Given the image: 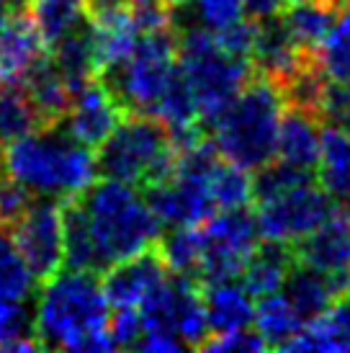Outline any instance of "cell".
Instances as JSON below:
<instances>
[{"label":"cell","mask_w":350,"mask_h":353,"mask_svg":"<svg viewBox=\"0 0 350 353\" xmlns=\"http://www.w3.org/2000/svg\"><path fill=\"white\" fill-rule=\"evenodd\" d=\"M294 265V255L289 250V245L283 243H268L265 245L258 243V248L253 250V255L247 258L240 281L245 284V289L258 299V296L273 294L281 292L286 276Z\"/></svg>","instance_id":"d4e9b609"},{"label":"cell","mask_w":350,"mask_h":353,"mask_svg":"<svg viewBox=\"0 0 350 353\" xmlns=\"http://www.w3.org/2000/svg\"><path fill=\"white\" fill-rule=\"evenodd\" d=\"M201 265L198 276L206 281L240 279L247 258L260 243L255 214L247 209H219L198 225Z\"/></svg>","instance_id":"30bf717a"},{"label":"cell","mask_w":350,"mask_h":353,"mask_svg":"<svg viewBox=\"0 0 350 353\" xmlns=\"http://www.w3.org/2000/svg\"><path fill=\"white\" fill-rule=\"evenodd\" d=\"M178 72L198 103V121L212 124L250 80V59L227 54L214 31L191 26L178 39Z\"/></svg>","instance_id":"8992f818"},{"label":"cell","mask_w":350,"mask_h":353,"mask_svg":"<svg viewBox=\"0 0 350 353\" xmlns=\"http://www.w3.org/2000/svg\"><path fill=\"white\" fill-rule=\"evenodd\" d=\"M320 142L322 129L311 111H304L299 106H291L283 111L276 137V157L283 165L299 168L311 173L320 160Z\"/></svg>","instance_id":"ffe728a7"},{"label":"cell","mask_w":350,"mask_h":353,"mask_svg":"<svg viewBox=\"0 0 350 353\" xmlns=\"http://www.w3.org/2000/svg\"><path fill=\"white\" fill-rule=\"evenodd\" d=\"M6 230L39 284L52 279L65 265V232H62L59 199L31 196L23 214Z\"/></svg>","instance_id":"7c38bea8"},{"label":"cell","mask_w":350,"mask_h":353,"mask_svg":"<svg viewBox=\"0 0 350 353\" xmlns=\"http://www.w3.org/2000/svg\"><path fill=\"white\" fill-rule=\"evenodd\" d=\"M167 279V268L155 248L145 253L132 255L127 261L108 265L101 279V289L106 294L108 307L124 310L132 307L136 310L147 296L155 292L157 286Z\"/></svg>","instance_id":"5bb4252c"},{"label":"cell","mask_w":350,"mask_h":353,"mask_svg":"<svg viewBox=\"0 0 350 353\" xmlns=\"http://www.w3.org/2000/svg\"><path fill=\"white\" fill-rule=\"evenodd\" d=\"M212 142L198 139L194 148L175 155V165L165 178L147 188V204L163 227H196L216 212L209 194V173L216 163Z\"/></svg>","instance_id":"ba28073f"},{"label":"cell","mask_w":350,"mask_h":353,"mask_svg":"<svg viewBox=\"0 0 350 353\" xmlns=\"http://www.w3.org/2000/svg\"><path fill=\"white\" fill-rule=\"evenodd\" d=\"M44 41L26 10H10L0 29V83H21L44 54Z\"/></svg>","instance_id":"ac0fdd59"},{"label":"cell","mask_w":350,"mask_h":353,"mask_svg":"<svg viewBox=\"0 0 350 353\" xmlns=\"http://www.w3.org/2000/svg\"><path fill=\"white\" fill-rule=\"evenodd\" d=\"M121 119H124V106L119 103L114 90L106 85V80L93 78L72 93L68 114L59 124L80 145L96 150L106 142Z\"/></svg>","instance_id":"4fadbf2b"},{"label":"cell","mask_w":350,"mask_h":353,"mask_svg":"<svg viewBox=\"0 0 350 353\" xmlns=\"http://www.w3.org/2000/svg\"><path fill=\"white\" fill-rule=\"evenodd\" d=\"M196 26L222 31L234 21L245 19V0H188Z\"/></svg>","instance_id":"d590c367"},{"label":"cell","mask_w":350,"mask_h":353,"mask_svg":"<svg viewBox=\"0 0 350 353\" xmlns=\"http://www.w3.org/2000/svg\"><path fill=\"white\" fill-rule=\"evenodd\" d=\"M296 258L314 271L342 279L350 271V216L335 212L299 240Z\"/></svg>","instance_id":"e0dca14e"},{"label":"cell","mask_w":350,"mask_h":353,"mask_svg":"<svg viewBox=\"0 0 350 353\" xmlns=\"http://www.w3.org/2000/svg\"><path fill=\"white\" fill-rule=\"evenodd\" d=\"M314 54L322 78L332 83H350V3L338 8Z\"/></svg>","instance_id":"f546056e"},{"label":"cell","mask_w":350,"mask_h":353,"mask_svg":"<svg viewBox=\"0 0 350 353\" xmlns=\"http://www.w3.org/2000/svg\"><path fill=\"white\" fill-rule=\"evenodd\" d=\"M314 111H317L330 127L350 132V83H332V80H325L320 101H317V108H314Z\"/></svg>","instance_id":"8d00e7d4"},{"label":"cell","mask_w":350,"mask_h":353,"mask_svg":"<svg viewBox=\"0 0 350 353\" xmlns=\"http://www.w3.org/2000/svg\"><path fill=\"white\" fill-rule=\"evenodd\" d=\"M142 333L175 335L183 345H204L209 338L204 296L188 276H167L145 302L136 307Z\"/></svg>","instance_id":"8fae6325"},{"label":"cell","mask_w":350,"mask_h":353,"mask_svg":"<svg viewBox=\"0 0 350 353\" xmlns=\"http://www.w3.org/2000/svg\"><path fill=\"white\" fill-rule=\"evenodd\" d=\"M209 194L214 209H247L253 201V176L250 170L216 157L209 173Z\"/></svg>","instance_id":"1f68e13d"},{"label":"cell","mask_w":350,"mask_h":353,"mask_svg":"<svg viewBox=\"0 0 350 353\" xmlns=\"http://www.w3.org/2000/svg\"><path fill=\"white\" fill-rule=\"evenodd\" d=\"M10 6L8 3H3V0H0V29H3V26H6V21H8V16H10Z\"/></svg>","instance_id":"7bdbcfd3"},{"label":"cell","mask_w":350,"mask_h":353,"mask_svg":"<svg viewBox=\"0 0 350 353\" xmlns=\"http://www.w3.org/2000/svg\"><path fill=\"white\" fill-rule=\"evenodd\" d=\"M286 0H245V13H250L253 19H271L278 16Z\"/></svg>","instance_id":"b9f144b4"},{"label":"cell","mask_w":350,"mask_h":353,"mask_svg":"<svg viewBox=\"0 0 350 353\" xmlns=\"http://www.w3.org/2000/svg\"><path fill=\"white\" fill-rule=\"evenodd\" d=\"M0 176H3V152H0Z\"/></svg>","instance_id":"7dc6e473"},{"label":"cell","mask_w":350,"mask_h":353,"mask_svg":"<svg viewBox=\"0 0 350 353\" xmlns=\"http://www.w3.org/2000/svg\"><path fill=\"white\" fill-rule=\"evenodd\" d=\"M98 170L134 186H150L165 178L175 165V152L167 129L155 117L132 114L121 119L101 145Z\"/></svg>","instance_id":"52a82bcc"},{"label":"cell","mask_w":350,"mask_h":353,"mask_svg":"<svg viewBox=\"0 0 350 353\" xmlns=\"http://www.w3.org/2000/svg\"><path fill=\"white\" fill-rule=\"evenodd\" d=\"M160 3H165L167 8H183V6H188V0H160Z\"/></svg>","instance_id":"ee69618b"},{"label":"cell","mask_w":350,"mask_h":353,"mask_svg":"<svg viewBox=\"0 0 350 353\" xmlns=\"http://www.w3.org/2000/svg\"><path fill=\"white\" fill-rule=\"evenodd\" d=\"M283 351L350 353V299H335L317 317L307 320Z\"/></svg>","instance_id":"44dd1931"},{"label":"cell","mask_w":350,"mask_h":353,"mask_svg":"<svg viewBox=\"0 0 350 353\" xmlns=\"http://www.w3.org/2000/svg\"><path fill=\"white\" fill-rule=\"evenodd\" d=\"M178 72V39L170 29L139 34L134 52L114 72L103 75L106 85L132 114H152Z\"/></svg>","instance_id":"9c48e42d"},{"label":"cell","mask_w":350,"mask_h":353,"mask_svg":"<svg viewBox=\"0 0 350 353\" xmlns=\"http://www.w3.org/2000/svg\"><path fill=\"white\" fill-rule=\"evenodd\" d=\"M332 3L335 0H291V6L283 10L281 23L304 52L317 50L322 37L327 34L338 13Z\"/></svg>","instance_id":"f1b7e54d"},{"label":"cell","mask_w":350,"mask_h":353,"mask_svg":"<svg viewBox=\"0 0 350 353\" xmlns=\"http://www.w3.org/2000/svg\"><path fill=\"white\" fill-rule=\"evenodd\" d=\"M201 296H204L209 335H224L253 327L255 296L245 289L240 279L206 281V289Z\"/></svg>","instance_id":"d6986e66"},{"label":"cell","mask_w":350,"mask_h":353,"mask_svg":"<svg viewBox=\"0 0 350 353\" xmlns=\"http://www.w3.org/2000/svg\"><path fill=\"white\" fill-rule=\"evenodd\" d=\"M111 307L93 271L68 268L47 279L34 312V338L41 348L78 353L116 351L108 335Z\"/></svg>","instance_id":"6da1fadb"},{"label":"cell","mask_w":350,"mask_h":353,"mask_svg":"<svg viewBox=\"0 0 350 353\" xmlns=\"http://www.w3.org/2000/svg\"><path fill=\"white\" fill-rule=\"evenodd\" d=\"M345 292L350 294V271L345 276H342V294H345Z\"/></svg>","instance_id":"bcb514c9"},{"label":"cell","mask_w":350,"mask_h":353,"mask_svg":"<svg viewBox=\"0 0 350 353\" xmlns=\"http://www.w3.org/2000/svg\"><path fill=\"white\" fill-rule=\"evenodd\" d=\"M255 29H258V23H253V21H247V19H240V21H234L232 26H227V29L214 31V37H216V41H219V47H222L227 54L240 57V59H250L253 57Z\"/></svg>","instance_id":"74e56055"},{"label":"cell","mask_w":350,"mask_h":353,"mask_svg":"<svg viewBox=\"0 0 350 353\" xmlns=\"http://www.w3.org/2000/svg\"><path fill=\"white\" fill-rule=\"evenodd\" d=\"M302 325L304 320L299 317V312L294 310L291 302L281 292L258 296L255 314H253V327L268 348H283L289 341L296 338V333L302 330Z\"/></svg>","instance_id":"83f0119b"},{"label":"cell","mask_w":350,"mask_h":353,"mask_svg":"<svg viewBox=\"0 0 350 353\" xmlns=\"http://www.w3.org/2000/svg\"><path fill=\"white\" fill-rule=\"evenodd\" d=\"M3 170L34 196L72 199L98 178L93 150L80 145L62 124L39 127L8 142Z\"/></svg>","instance_id":"7a4b0ae2"},{"label":"cell","mask_w":350,"mask_h":353,"mask_svg":"<svg viewBox=\"0 0 350 353\" xmlns=\"http://www.w3.org/2000/svg\"><path fill=\"white\" fill-rule=\"evenodd\" d=\"M78 199L101 271L145 253L160 240L163 225L134 183L103 176Z\"/></svg>","instance_id":"3957f363"},{"label":"cell","mask_w":350,"mask_h":353,"mask_svg":"<svg viewBox=\"0 0 350 353\" xmlns=\"http://www.w3.org/2000/svg\"><path fill=\"white\" fill-rule=\"evenodd\" d=\"M253 199L258 201L255 225L260 237L283 245L299 243L338 212L311 173L283 163L260 168V176L253 181Z\"/></svg>","instance_id":"5b68a950"},{"label":"cell","mask_w":350,"mask_h":353,"mask_svg":"<svg viewBox=\"0 0 350 353\" xmlns=\"http://www.w3.org/2000/svg\"><path fill=\"white\" fill-rule=\"evenodd\" d=\"M49 59L54 62V68L59 70V75L65 78L72 93L83 88L88 80L98 78L90 26L85 23L78 31L68 34L65 39H59L54 47H49Z\"/></svg>","instance_id":"4316f807"},{"label":"cell","mask_w":350,"mask_h":353,"mask_svg":"<svg viewBox=\"0 0 350 353\" xmlns=\"http://www.w3.org/2000/svg\"><path fill=\"white\" fill-rule=\"evenodd\" d=\"M39 114L21 83H0V145L39 129Z\"/></svg>","instance_id":"4dcf8cb0"},{"label":"cell","mask_w":350,"mask_h":353,"mask_svg":"<svg viewBox=\"0 0 350 353\" xmlns=\"http://www.w3.org/2000/svg\"><path fill=\"white\" fill-rule=\"evenodd\" d=\"M304 54L307 52L291 39L281 19H260L255 29V44L250 62L258 65L262 75L278 85H289L304 70Z\"/></svg>","instance_id":"2e32d148"},{"label":"cell","mask_w":350,"mask_h":353,"mask_svg":"<svg viewBox=\"0 0 350 353\" xmlns=\"http://www.w3.org/2000/svg\"><path fill=\"white\" fill-rule=\"evenodd\" d=\"M283 111L286 93L278 83L247 80L232 103L209 124L216 155L250 173L273 163Z\"/></svg>","instance_id":"277c9868"},{"label":"cell","mask_w":350,"mask_h":353,"mask_svg":"<svg viewBox=\"0 0 350 353\" xmlns=\"http://www.w3.org/2000/svg\"><path fill=\"white\" fill-rule=\"evenodd\" d=\"M286 3H291V0H286Z\"/></svg>","instance_id":"c3c4849f"},{"label":"cell","mask_w":350,"mask_h":353,"mask_svg":"<svg viewBox=\"0 0 350 353\" xmlns=\"http://www.w3.org/2000/svg\"><path fill=\"white\" fill-rule=\"evenodd\" d=\"M29 16L49 50L68 34L85 26L90 6L88 0H29Z\"/></svg>","instance_id":"484cf974"},{"label":"cell","mask_w":350,"mask_h":353,"mask_svg":"<svg viewBox=\"0 0 350 353\" xmlns=\"http://www.w3.org/2000/svg\"><path fill=\"white\" fill-rule=\"evenodd\" d=\"M88 26H90V37H93L98 78H103L108 72H114L134 52L139 31L132 21L129 6H108V8L90 10Z\"/></svg>","instance_id":"9a60e30c"},{"label":"cell","mask_w":350,"mask_h":353,"mask_svg":"<svg viewBox=\"0 0 350 353\" xmlns=\"http://www.w3.org/2000/svg\"><path fill=\"white\" fill-rule=\"evenodd\" d=\"M157 253L163 258L167 274L188 276V279L198 276V265H201V235H198V225L170 227V232H167V237H163Z\"/></svg>","instance_id":"d6a6232c"},{"label":"cell","mask_w":350,"mask_h":353,"mask_svg":"<svg viewBox=\"0 0 350 353\" xmlns=\"http://www.w3.org/2000/svg\"><path fill=\"white\" fill-rule=\"evenodd\" d=\"M201 348L216 353H260L268 345L262 343V338L255 333L253 327H245V330H234V333L209 335Z\"/></svg>","instance_id":"f35d334b"},{"label":"cell","mask_w":350,"mask_h":353,"mask_svg":"<svg viewBox=\"0 0 350 353\" xmlns=\"http://www.w3.org/2000/svg\"><path fill=\"white\" fill-rule=\"evenodd\" d=\"M320 186L340 206H350V132L338 127L322 129L320 142Z\"/></svg>","instance_id":"cb8c5ba5"},{"label":"cell","mask_w":350,"mask_h":353,"mask_svg":"<svg viewBox=\"0 0 350 353\" xmlns=\"http://www.w3.org/2000/svg\"><path fill=\"white\" fill-rule=\"evenodd\" d=\"M31 191L21 186L10 176H0V227H10L31 201Z\"/></svg>","instance_id":"ab89813d"},{"label":"cell","mask_w":350,"mask_h":353,"mask_svg":"<svg viewBox=\"0 0 350 353\" xmlns=\"http://www.w3.org/2000/svg\"><path fill=\"white\" fill-rule=\"evenodd\" d=\"M21 85L29 93L31 103L39 114L41 127H52V124H59L65 119L70 101H72V90L65 83V78L59 75V70L54 68L49 54H41L34 62V68L23 75Z\"/></svg>","instance_id":"7402d4cb"},{"label":"cell","mask_w":350,"mask_h":353,"mask_svg":"<svg viewBox=\"0 0 350 353\" xmlns=\"http://www.w3.org/2000/svg\"><path fill=\"white\" fill-rule=\"evenodd\" d=\"M281 294L291 302L304 323L317 317L322 310H327L338 296L342 294V279L314 271L309 265H291L281 286Z\"/></svg>","instance_id":"603a6c76"},{"label":"cell","mask_w":350,"mask_h":353,"mask_svg":"<svg viewBox=\"0 0 350 353\" xmlns=\"http://www.w3.org/2000/svg\"><path fill=\"white\" fill-rule=\"evenodd\" d=\"M34 338V314L26 299H0V351H39Z\"/></svg>","instance_id":"836d02e7"},{"label":"cell","mask_w":350,"mask_h":353,"mask_svg":"<svg viewBox=\"0 0 350 353\" xmlns=\"http://www.w3.org/2000/svg\"><path fill=\"white\" fill-rule=\"evenodd\" d=\"M3 3H8L10 8L16 10V8H21V6H26V3H29V0H3Z\"/></svg>","instance_id":"f6af8a7d"},{"label":"cell","mask_w":350,"mask_h":353,"mask_svg":"<svg viewBox=\"0 0 350 353\" xmlns=\"http://www.w3.org/2000/svg\"><path fill=\"white\" fill-rule=\"evenodd\" d=\"M108 335L114 341V348H134L139 335H142L139 312L132 310V307L116 310L114 317H108Z\"/></svg>","instance_id":"60d3db41"},{"label":"cell","mask_w":350,"mask_h":353,"mask_svg":"<svg viewBox=\"0 0 350 353\" xmlns=\"http://www.w3.org/2000/svg\"><path fill=\"white\" fill-rule=\"evenodd\" d=\"M37 279L19 253L13 237L0 227V299H29L34 294Z\"/></svg>","instance_id":"e575fe53"}]
</instances>
